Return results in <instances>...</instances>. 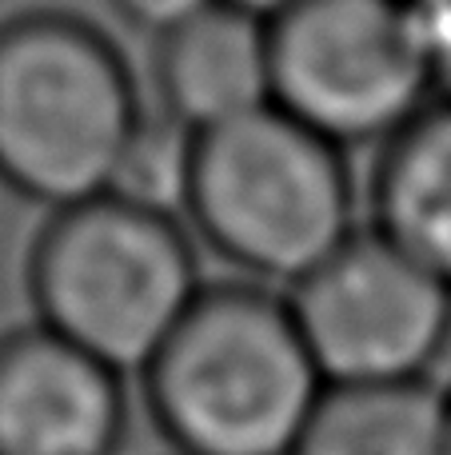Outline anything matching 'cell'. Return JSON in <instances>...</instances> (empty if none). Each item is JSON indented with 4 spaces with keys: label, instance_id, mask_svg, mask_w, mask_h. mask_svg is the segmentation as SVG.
Here are the masks:
<instances>
[{
    "label": "cell",
    "instance_id": "6da1fadb",
    "mask_svg": "<svg viewBox=\"0 0 451 455\" xmlns=\"http://www.w3.org/2000/svg\"><path fill=\"white\" fill-rule=\"evenodd\" d=\"M140 384L172 455H296L328 392L288 296L248 280L200 291Z\"/></svg>",
    "mask_w": 451,
    "mask_h": 455
},
{
    "label": "cell",
    "instance_id": "7a4b0ae2",
    "mask_svg": "<svg viewBox=\"0 0 451 455\" xmlns=\"http://www.w3.org/2000/svg\"><path fill=\"white\" fill-rule=\"evenodd\" d=\"M144 100L124 52L76 12L0 20V184L48 212L108 196Z\"/></svg>",
    "mask_w": 451,
    "mask_h": 455
},
{
    "label": "cell",
    "instance_id": "3957f363",
    "mask_svg": "<svg viewBox=\"0 0 451 455\" xmlns=\"http://www.w3.org/2000/svg\"><path fill=\"white\" fill-rule=\"evenodd\" d=\"M180 216L192 240L260 288H296L360 232L348 152L276 104L192 136Z\"/></svg>",
    "mask_w": 451,
    "mask_h": 455
},
{
    "label": "cell",
    "instance_id": "277c9868",
    "mask_svg": "<svg viewBox=\"0 0 451 455\" xmlns=\"http://www.w3.org/2000/svg\"><path fill=\"white\" fill-rule=\"evenodd\" d=\"M24 275L40 328L124 379L156 360L208 288L180 216L120 196L48 212Z\"/></svg>",
    "mask_w": 451,
    "mask_h": 455
},
{
    "label": "cell",
    "instance_id": "5b68a950",
    "mask_svg": "<svg viewBox=\"0 0 451 455\" xmlns=\"http://www.w3.org/2000/svg\"><path fill=\"white\" fill-rule=\"evenodd\" d=\"M272 104L340 152L431 108L428 16L412 0H300L268 24Z\"/></svg>",
    "mask_w": 451,
    "mask_h": 455
},
{
    "label": "cell",
    "instance_id": "8992f818",
    "mask_svg": "<svg viewBox=\"0 0 451 455\" xmlns=\"http://www.w3.org/2000/svg\"><path fill=\"white\" fill-rule=\"evenodd\" d=\"M328 384L431 379L451 344V288L380 232H356L288 291Z\"/></svg>",
    "mask_w": 451,
    "mask_h": 455
},
{
    "label": "cell",
    "instance_id": "52a82bcc",
    "mask_svg": "<svg viewBox=\"0 0 451 455\" xmlns=\"http://www.w3.org/2000/svg\"><path fill=\"white\" fill-rule=\"evenodd\" d=\"M124 376L40 323L0 336V455H120Z\"/></svg>",
    "mask_w": 451,
    "mask_h": 455
},
{
    "label": "cell",
    "instance_id": "ba28073f",
    "mask_svg": "<svg viewBox=\"0 0 451 455\" xmlns=\"http://www.w3.org/2000/svg\"><path fill=\"white\" fill-rule=\"evenodd\" d=\"M156 112L204 136L272 108L268 24L232 4H212L152 48Z\"/></svg>",
    "mask_w": 451,
    "mask_h": 455
},
{
    "label": "cell",
    "instance_id": "9c48e42d",
    "mask_svg": "<svg viewBox=\"0 0 451 455\" xmlns=\"http://www.w3.org/2000/svg\"><path fill=\"white\" fill-rule=\"evenodd\" d=\"M372 232L451 288V104L436 100L380 148Z\"/></svg>",
    "mask_w": 451,
    "mask_h": 455
},
{
    "label": "cell",
    "instance_id": "30bf717a",
    "mask_svg": "<svg viewBox=\"0 0 451 455\" xmlns=\"http://www.w3.org/2000/svg\"><path fill=\"white\" fill-rule=\"evenodd\" d=\"M296 455H447V392L415 384H328Z\"/></svg>",
    "mask_w": 451,
    "mask_h": 455
},
{
    "label": "cell",
    "instance_id": "8fae6325",
    "mask_svg": "<svg viewBox=\"0 0 451 455\" xmlns=\"http://www.w3.org/2000/svg\"><path fill=\"white\" fill-rule=\"evenodd\" d=\"M188 164H192V132L172 124L160 112H144L136 128L128 156L120 164L116 188L108 196L132 200L140 208L180 216L184 188H188Z\"/></svg>",
    "mask_w": 451,
    "mask_h": 455
},
{
    "label": "cell",
    "instance_id": "7c38bea8",
    "mask_svg": "<svg viewBox=\"0 0 451 455\" xmlns=\"http://www.w3.org/2000/svg\"><path fill=\"white\" fill-rule=\"evenodd\" d=\"M212 4H220V0H112V8H116L132 28L148 32V36H156V40L176 32L180 24L196 20V16L208 12Z\"/></svg>",
    "mask_w": 451,
    "mask_h": 455
},
{
    "label": "cell",
    "instance_id": "4fadbf2b",
    "mask_svg": "<svg viewBox=\"0 0 451 455\" xmlns=\"http://www.w3.org/2000/svg\"><path fill=\"white\" fill-rule=\"evenodd\" d=\"M428 16V52H431V84L439 104H451V4L431 8Z\"/></svg>",
    "mask_w": 451,
    "mask_h": 455
},
{
    "label": "cell",
    "instance_id": "5bb4252c",
    "mask_svg": "<svg viewBox=\"0 0 451 455\" xmlns=\"http://www.w3.org/2000/svg\"><path fill=\"white\" fill-rule=\"evenodd\" d=\"M224 4H232V8H240V12L256 16V20L272 24V20H276V16H284L288 8H296V4H300V0H224Z\"/></svg>",
    "mask_w": 451,
    "mask_h": 455
},
{
    "label": "cell",
    "instance_id": "9a60e30c",
    "mask_svg": "<svg viewBox=\"0 0 451 455\" xmlns=\"http://www.w3.org/2000/svg\"><path fill=\"white\" fill-rule=\"evenodd\" d=\"M415 8H423V12H431V8H444V4H451V0H412Z\"/></svg>",
    "mask_w": 451,
    "mask_h": 455
},
{
    "label": "cell",
    "instance_id": "2e32d148",
    "mask_svg": "<svg viewBox=\"0 0 451 455\" xmlns=\"http://www.w3.org/2000/svg\"><path fill=\"white\" fill-rule=\"evenodd\" d=\"M444 392H447V455H451V384L444 387Z\"/></svg>",
    "mask_w": 451,
    "mask_h": 455
}]
</instances>
